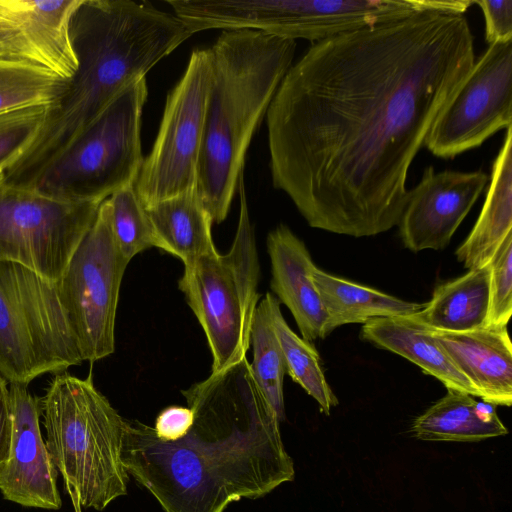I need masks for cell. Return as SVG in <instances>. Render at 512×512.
I'll return each mask as SVG.
<instances>
[{
    "instance_id": "18",
    "label": "cell",
    "mask_w": 512,
    "mask_h": 512,
    "mask_svg": "<svg viewBox=\"0 0 512 512\" xmlns=\"http://www.w3.org/2000/svg\"><path fill=\"white\" fill-rule=\"evenodd\" d=\"M361 337L413 362L442 382L447 390L480 398L477 389L450 360L431 331L411 316L369 320L362 326Z\"/></svg>"
},
{
    "instance_id": "16",
    "label": "cell",
    "mask_w": 512,
    "mask_h": 512,
    "mask_svg": "<svg viewBox=\"0 0 512 512\" xmlns=\"http://www.w3.org/2000/svg\"><path fill=\"white\" fill-rule=\"evenodd\" d=\"M271 289L292 313L303 339L312 342L327 334V313L313 281L316 266L304 244L280 224L267 237Z\"/></svg>"
},
{
    "instance_id": "27",
    "label": "cell",
    "mask_w": 512,
    "mask_h": 512,
    "mask_svg": "<svg viewBox=\"0 0 512 512\" xmlns=\"http://www.w3.org/2000/svg\"><path fill=\"white\" fill-rule=\"evenodd\" d=\"M111 228L118 249L130 260L138 253L155 246V236L147 211L141 202L135 183L108 197Z\"/></svg>"
},
{
    "instance_id": "30",
    "label": "cell",
    "mask_w": 512,
    "mask_h": 512,
    "mask_svg": "<svg viewBox=\"0 0 512 512\" xmlns=\"http://www.w3.org/2000/svg\"><path fill=\"white\" fill-rule=\"evenodd\" d=\"M485 20V39L489 45L512 40V0L475 1Z\"/></svg>"
},
{
    "instance_id": "11",
    "label": "cell",
    "mask_w": 512,
    "mask_h": 512,
    "mask_svg": "<svg viewBox=\"0 0 512 512\" xmlns=\"http://www.w3.org/2000/svg\"><path fill=\"white\" fill-rule=\"evenodd\" d=\"M470 5L468 0H248L240 17L247 29L316 43L421 11L463 14Z\"/></svg>"
},
{
    "instance_id": "9",
    "label": "cell",
    "mask_w": 512,
    "mask_h": 512,
    "mask_svg": "<svg viewBox=\"0 0 512 512\" xmlns=\"http://www.w3.org/2000/svg\"><path fill=\"white\" fill-rule=\"evenodd\" d=\"M100 204L64 200L0 182V261L20 264L58 282Z\"/></svg>"
},
{
    "instance_id": "8",
    "label": "cell",
    "mask_w": 512,
    "mask_h": 512,
    "mask_svg": "<svg viewBox=\"0 0 512 512\" xmlns=\"http://www.w3.org/2000/svg\"><path fill=\"white\" fill-rule=\"evenodd\" d=\"M128 263L116 245L106 198L56 282L83 361L114 352L119 291Z\"/></svg>"
},
{
    "instance_id": "12",
    "label": "cell",
    "mask_w": 512,
    "mask_h": 512,
    "mask_svg": "<svg viewBox=\"0 0 512 512\" xmlns=\"http://www.w3.org/2000/svg\"><path fill=\"white\" fill-rule=\"evenodd\" d=\"M512 122V40L489 45L433 123L424 146L452 159Z\"/></svg>"
},
{
    "instance_id": "25",
    "label": "cell",
    "mask_w": 512,
    "mask_h": 512,
    "mask_svg": "<svg viewBox=\"0 0 512 512\" xmlns=\"http://www.w3.org/2000/svg\"><path fill=\"white\" fill-rule=\"evenodd\" d=\"M271 293L257 305L251 327L250 344L253 375L273 407L278 420L285 419L283 381L286 374L284 355L272 322Z\"/></svg>"
},
{
    "instance_id": "5",
    "label": "cell",
    "mask_w": 512,
    "mask_h": 512,
    "mask_svg": "<svg viewBox=\"0 0 512 512\" xmlns=\"http://www.w3.org/2000/svg\"><path fill=\"white\" fill-rule=\"evenodd\" d=\"M240 213L228 253L204 255L184 266L179 289L197 317L213 357L211 374L246 358L259 300L260 264L243 173L238 181Z\"/></svg>"
},
{
    "instance_id": "3",
    "label": "cell",
    "mask_w": 512,
    "mask_h": 512,
    "mask_svg": "<svg viewBox=\"0 0 512 512\" xmlns=\"http://www.w3.org/2000/svg\"><path fill=\"white\" fill-rule=\"evenodd\" d=\"M295 49L293 39L251 29L223 30L207 49L211 80L196 190L213 223L228 215L247 149Z\"/></svg>"
},
{
    "instance_id": "19",
    "label": "cell",
    "mask_w": 512,
    "mask_h": 512,
    "mask_svg": "<svg viewBox=\"0 0 512 512\" xmlns=\"http://www.w3.org/2000/svg\"><path fill=\"white\" fill-rule=\"evenodd\" d=\"M506 135L492 165L490 184L478 219L457 248V260L468 270L489 265L497 249L512 233V132Z\"/></svg>"
},
{
    "instance_id": "13",
    "label": "cell",
    "mask_w": 512,
    "mask_h": 512,
    "mask_svg": "<svg viewBox=\"0 0 512 512\" xmlns=\"http://www.w3.org/2000/svg\"><path fill=\"white\" fill-rule=\"evenodd\" d=\"M80 0H0V62L69 80L77 69L70 21Z\"/></svg>"
},
{
    "instance_id": "7",
    "label": "cell",
    "mask_w": 512,
    "mask_h": 512,
    "mask_svg": "<svg viewBox=\"0 0 512 512\" xmlns=\"http://www.w3.org/2000/svg\"><path fill=\"white\" fill-rule=\"evenodd\" d=\"M82 361L56 283L0 261V375L28 385Z\"/></svg>"
},
{
    "instance_id": "28",
    "label": "cell",
    "mask_w": 512,
    "mask_h": 512,
    "mask_svg": "<svg viewBox=\"0 0 512 512\" xmlns=\"http://www.w3.org/2000/svg\"><path fill=\"white\" fill-rule=\"evenodd\" d=\"M46 109L36 106L0 115V179L36 136Z\"/></svg>"
},
{
    "instance_id": "32",
    "label": "cell",
    "mask_w": 512,
    "mask_h": 512,
    "mask_svg": "<svg viewBox=\"0 0 512 512\" xmlns=\"http://www.w3.org/2000/svg\"><path fill=\"white\" fill-rule=\"evenodd\" d=\"M11 427L8 381L0 375V473L9 458Z\"/></svg>"
},
{
    "instance_id": "1",
    "label": "cell",
    "mask_w": 512,
    "mask_h": 512,
    "mask_svg": "<svg viewBox=\"0 0 512 512\" xmlns=\"http://www.w3.org/2000/svg\"><path fill=\"white\" fill-rule=\"evenodd\" d=\"M474 63L468 20L441 11L313 43L266 113L273 186L313 228L388 231L415 156Z\"/></svg>"
},
{
    "instance_id": "22",
    "label": "cell",
    "mask_w": 512,
    "mask_h": 512,
    "mask_svg": "<svg viewBox=\"0 0 512 512\" xmlns=\"http://www.w3.org/2000/svg\"><path fill=\"white\" fill-rule=\"evenodd\" d=\"M495 407L466 393L447 390L413 421L410 431L424 441L477 442L506 435L508 430Z\"/></svg>"
},
{
    "instance_id": "17",
    "label": "cell",
    "mask_w": 512,
    "mask_h": 512,
    "mask_svg": "<svg viewBox=\"0 0 512 512\" xmlns=\"http://www.w3.org/2000/svg\"><path fill=\"white\" fill-rule=\"evenodd\" d=\"M431 333L458 370L474 385L483 402L511 406L512 345L507 327Z\"/></svg>"
},
{
    "instance_id": "2",
    "label": "cell",
    "mask_w": 512,
    "mask_h": 512,
    "mask_svg": "<svg viewBox=\"0 0 512 512\" xmlns=\"http://www.w3.org/2000/svg\"><path fill=\"white\" fill-rule=\"evenodd\" d=\"M182 393L194 421L176 441L126 420L125 469L164 512H224L293 481L280 421L246 358Z\"/></svg>"
},
{
    "instance_id": "6",
    "label": "cell",
    "mask_w": 512,
    "mask_h": 512,
    "mask_svg": "<svg viewBox=\"0 0 512 512\" xmlns=\"http://www.w3.org/2000/svg\"><path fill=\"white\" fill-rule=\"evenodd\" d=\"M146 77L125 89L41 173L32 187L75 202H102L136 182L144 157L142 111Z\"/></svg>"
},
{
    "instance_id": "24",
    "label": "cell",
    "mask_w": 512,
    "mask_h": 512,
    "mask_svg": "<svg viewBox=\"0 0 512 512\" xmlns=\"http://www.w3.org/2000/svg\"><path fill=\"white\" fill-rule=\"evenodd\" d=\"M270 308L275 333L284 355L286 373L317 401L322 413L329 415L331 408L338 405V399L325 378L317 350L311 342L298 336L288 326L280 310V302L273 294Z\"/></svg>"
},
{
    "instance_id": "31",
    "label": "cell",
    "mask_w": 512,
    "mask_h": 512,
    "mask_svg": "<svg viewBox=\"0 0 512 512\" xmlns=\"http://www.w3.org/2000/svg\"><path fill=\"white\" fill-rule=\"evenodd\" d=\"M193 421L194 412L191 408L173 405L158 414L153 429L158 439L176 441L188 432Z\"/></svg>"
},
{
    "instance_id": "15",
    "label": "cell",
    "mask_w": 512,
    "mask_h": 512,
    "mask_svg": "<svg viewBox=\"0 0 512 512\" xmlns=\"http://www.w3.org/2000/svg\"><path fill=\"white\" fill-rule=\"evenodd\" d=\"M9 402L11 443L0 491L6 500L25 507L58 510L57 471L41 434L40 400L27 385L9 383Z\"/></svg>"
},
{
    "instance_id": "10",
    "label": "cell",
    "mask_w": 512,
    "mask_h": 512,
    "mask_svg": "<svg viewBox=\"0 0 512 512\" xmlns=\"http://www.w3.org/2000/svg\"><path fill=\"white\" fill-rule=\"evenodd\" d=\"M210 80L208 50H193L167 95L157 137L135 182L145 207L197 188Z\"/></svg>"
},
{
    "instance_id": "20",
    "label": "cell",
    "mask_w": 512,
    "mask_h": 512,
    "mask_svg": "<svg viewBox=\"0 0 512 512\" xmlns=\"http://www.w3.org/2000/svg\"><path fill=\"white\" fill-rule=\"evenodd\" d=\"M490 302V267L468 270L438 284L431 300L410 315L431 331L464 333L485 328Z\"/></svg>"
},
{
    "instance_id": "23",
    "label": "cell",
    "mask_w": 512,
    "mask_h": 512,
    "mask_svg": "<svg viewBox=\"0 0 512 512\" xmlns=\"http://www.w3.org/2000/svg\"><path fill=\"white\" fill-rule=\"evenodd\" d=\"M313 281L327 313L328 335L342 325L364 324L375 318L410 316L425 306V303L405 301L317 267L313 271Z\"/></svg>"
},
{
    "instance_id": "26",
    "label": "cell",
    "mask_w": 512,
    "mask_h": 512,
    "mask_svg": "<svg viewBox=\"0 0 512 512\" xmlns=\"http://www.w3.org/2000/svg\"><path fill=\"white\" fill-rule=\"evenodd\" d=\"M65 82L43 70L0 62V115L30 107H48Z\"/></svg>"
},
{
    "instance_id": "14",
    "label": "cell",
    "mask_w": 512,
    "mask_h": 512,
    "mask_svg": "<svg viewBox=\"0 0 512 512\" xmlns=\"http://www.w3.org/2000/svg\"><path fill=\"white\" fill-rule=\"evenodd\" d=\"M488 181L482 170L436 172L427 167L419 183L408 190L397 224L404 247L414 253L445 248Z\"/></svg>"
},
{
    "instance_id": "21",
    "label": "cell",
    "mask_w": 512,
    "mask_h": 512,
    "mask_svg": "<svg viewBox=\"0 0 512 512\" xmlns=\"http://www.w3.org/2000/svg\"><path fill=\"white\" fill-rule=\"evenodd\" d=\"M155 236V247L178 257L184 266L216 252L213 221L197 190L146 206Z\"/></svg>"
},
{
    "instance_id": "4",
    "label": "cell",
    "mask_w": 512,
    "mask_h": 512,
    "mask_svg": "<svg viewBox=\"0 0 512 512\" xmlns=\"http://www.w3.org/2000/svg\"><path fill=\"white\" fill-rule=\"evenodd\" d=\"M46 446L61 473L75 512L104 510L127 494L129 475L122 451L126 419L94 386L57 374L40 400Z\"/></svg>"
},
{
    "instance_id": "29",
    "label": "cell",
    "mask_w": 512,
    "mask_h": 512,
    "mask_svg": "<svg viewBox=\"0 0 512 512\" xmlns=\"http://www.w3.org/2000/svg\"><path fill=\"white\" fill-rule=\"evenodd\" d=\"M490 267V302L486 327H507L512 313V233L493 256Z\"/></svg>"
}]
</instances>
